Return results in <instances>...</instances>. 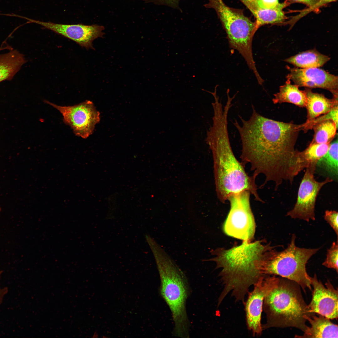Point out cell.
<instances>
[{"label": "cell", "mask_w": 338, "mask_h": 338, "mask_svg": "<svg viewBox=\"0 0 338 338\" xmlns=\"http://www.w3.org/2000/svg\"><path fill=\"white\" fill-rule=\"evenodd\" d=\"M0 274H1V273H0ZM2 291V290H1L0 289V295H1V293H3L2 292H1Z\"/></svg>", "instance_id": "cell-31"}, {"label": "cell", "mask_w": 338, "mask_h": 338, "mask_svg": "<svg viewBox=\"0 0 338 338\" xmlns=\"http://www.w3.org/2000/svg\"><path fill=\"white\" fill-rule=\"evenodd\" d=\"M286 68L289 71L286 78L299 87L325 89L332 93L333 98H338L337 76L318 68L303 69L288 66Z\"/></svg>", "instance_id": "cell-13"}, {"label": "cell", "mask_w": 338, "mask_h": 338, "mask_svg": "<svg viewBox=\"0 0 338 338\" xmlns=\"http://www.w3.org/2000/svg\"><path fill=\"white\" fill-rule=\"evenodd\" d=\"M330 143L326 154L317 162L316 167L325 172L333 181L337 182L338 177V137Z\"/></svg>", "instance_id": "cell-20"}, {"label": "cell", "mask_w": 338, "mask_h": 338, "mask_svg": "<svg viewBox=\"0 0 338 338\" xmlns=\"http://www.w3.org/2000/svg\"><path fill=\"white\" fill-rule=\"evenodd\" d=\"M246 7L253 6L261 9H269L280 8L283 9L288 3H279L278 0H239Z\"/></svg>", "instance_id": "cell-24"}, {"label": "cell", "mask_w": 338, "mask_h": 338, "mask_svg": "<svg viewBox=\"0 0 338 338\" xmlns=\"http://www.w3.org/2000/svg\"><path fill=\"white\" fill-rule=\"evenodd\" d=\"M204 6L215 11L226 33L231 48L241 54L249 67H253L255 62L252 42L258 30L255 22L245 15L242 10L230 7L223 0H208Z\"/></svg>", "instance_id": "cell-7"}, {"label": "cell", "mask_w": 338, "mask_h": 338, "mask_svg": "<svg viewBox=\"0 0 338 338\" xmlns=\"http://www.w3.org/2000/svg\"><path fill=\"white\" fill-rule=\"evenodd\" d=\"M147 2L154 3L155 4L166 5L172 8H178L180 0H142Z\"/></svg>", "instance_id": "cell-29"}, {"label": "cell", "mask_w": 338, "mask_h": 338, "mask_svg": "<svg viewBox=\"0 0 338 338\" xmlns=\"http://www.w3.org/2000/svg\"><path fill=\"white\" fill-rule=\"evenodd\" d=\"M146 240L153 254L160 276V291L171 312L174 323L173 335L188 338L190 322L186 309L190 288L183 272L151 236Z\"/></svg>", "instance_id": "cell-4"}, {"label": "cell", "mask_w": 338, "mask_h": 338, "mask_svg": "<svg viewBox=\"0 0 338 338\" xmlns=\"http://www.w3.org/2000/svg\"><path fill=\"white\" fill-rule=\"evenodd\" d=\"M296 236L293 234L290 243L284 250L277 252L273 248L268 252L261 267L264 275H279L298 284L305 293L312 289L311 277L306 266L311 257L320 248H307L297 247Z\"/></svg>", "instance_id": "cell-6"}, {"label": "cell", "mask_w": 338, "mask_h": 338, "mask_svg": "<svg viewBox=\"0 0 338 338\" xmlns=\"http://www.w3.org/2000/svg\"><path fill=\"white\" fill-rule=\"evenodd\" d=\"M246 7L254 17L257 29L265 25L282 23L286 18L281 8L264 9L250 6Z\"/></svg>", "instance_id": "cell-21"}, {"label": "cell", "mask_w": 338, "mask_h": 338, "mask_svg": "<svg viewBox=\"0 0 338 338\" xmlns=\"http://www.w3.org/2000/svg\"><path fill=\"white\" fill-rule=\"evenodd\" d=\"M229 111L225 108L213 110L212 125L207 131L205 139L213 154L218 197L224 203L231 195L247 191L255 200L262 201L257 192L256 176H250L246 172L232 150L228 127Z\"/></svg>", "instance_id": "cell-2"}, {"label": "cell", "mask_w": 338, "mask_h": 338, "mask_svg": "<svg viewBox=\"0 0 338 338\" xmlns=\"http://www.w3.org/2000/svg\"><path fill=\"white\" fill-rule=\"evenodd\" d=\"M304 91L306 98L305 107L307 110V119L304 124L310 122L338 106V98L328 99L323 94L313 92L309 88H306Z\"/></svg>", "instance_id": "cell-15"}, {"label": "cell", "mask_w": 338, "mask_h": 338, "mask_svg": "<svg viewBox=\"0 0 338 338\" xmlns=\"http://www.w3.org/2000/svg\"><path fill=\"white\" fill-rule=\"evenodd\" d=\"M44 102L58 110L64 122L70 126L76 135L83 138L91 135L100 122V113L90 100L71 106H59L46 100Z\"/></svg>", "instance_id": "cell-10"}, {"label": "cell", "mask_w": 338, "mask_h": 338, "mask_svg": "<svg viewBox=\"0 0 338 338\" xmlns=\"http://www.w3.org/2000/svg\"><path fill=\"white\" fill-rule=\"evenodd\" d=\"M338 126L331 120L322 121L312 127L314 131L313 139L310 143H330L336 135Z\"/></svg>", "instance_id": "cell-22"}, {"label": "cell", "mask_w": 338, "mask_h": 338, "mask_svg": "<svg viewBox=\"0 0 338 338\" xmlns=\"http://www.w3.org/2000/svg\"><path fill=\"white\" fill-rule=\"evenodd\" d=\"M252 107L248 120L239 115L241 123L236 120L233 123L240 137L243 163L250 165L253 175L263 174L266 182L274 183L275 188L284 181L292 183L308 166L301 151L295 149L299 125L268 118L253 104Z\"/></svg>", "instance_id": "cell-1"}, {"label": "cell", "mask_w": 338, "mask_h": 338, "mask_svg": "<svg viewBox=\"0 0 338 338\" xmlns=\"http://www.w3.org/2000/svg\"><path fill=\"white\" fill-rule=\"evenodd\" d=\"M311 281L313 290L312 300L307 305L308 312L317 313L330 319H337V288L336 289L328 280L325 286L315 274L311 277Z\"/></svg>", "instance_id": "cell-14"}, {"label": "cell", "mask_w": 338, "mask_h": 338, "mask_svg": "<svg viewBox=\"0 0 338 338\" xmlns=\"http://www.w3.org/2000/svg\"><path fill=\"white\" fill-rule=\"evenodd\" d=\"M273 247L260 241L251 243L244 241L240 245L228 250L218 249L211 253L213 258L203 259L211 261L221 268L219 275L224 288L218 300V305L230 292L238 301L245 302L250 287L262 276L261 268L268 251Z\"/></svg>", "instance_id": "cell-3"}, {"label": "cell", "mask_w": 338, "mask_h": 338, "mask_svg": "<svg viewBox=\"0 0 338 338\" xmlns=\"http://www.w3.org/2000/svg\"><path fill=\"white\" fill-rule=\"evenodd\" d=\"M337 0H319L313 6L301 10L298 15L292 17L289 21L284 22L285 24H289L293 25L299 20L313 10L325 5L330 3L335 2Z\"/></svg>", "instance_id": "cell-27"}, {"label": "cell", "mask_w": 338, "mask_h": 338, "mask_svg": "<svg viewBox=\"0 0 338 338\" xmlns=\"http://www.w3.org/2000/svg\"><path fill=\"white\" fill-rule=\"evenodd\" d=\"M279 278L277 286L264 300L263 310L267 320L262 325L263 330L294 327L304 332L307 326L305 317L311 313L308 312L300 286L293 281Z\"/></svg>", "instance_id": "cell-5"}, {"label": "cell", "mask_w": 338, "mask_h": 338, "mask_svg": "<svg viewBox=\"0 0 338 338\" xmlns=\"http://www.w3.org/2000/svg\"><path fill=\"white\" fill-rule=\"evenodd\" d=\"M316 168V164L314 163L306 168L298 189L296 202L286 216L307 222L315 220V205L319 192L324 185L333 181L328 177L321 182L316 181L314 177Z\"/></svg>", "instance_id": "cell-9"}, {"label": "cell", "mask_w": 338, "mask_h": 338, "mask_svg": "<svg viewBox=\"0 0 338 338\" xmlns=\"http://www.w3.org/2000/svg\"><path fill=\"white\" fill-rule=\"evenodd\" d=\"M250 193L243 191L228 198L230 210L223 226L227 235L244 241H249L254 234L255 224L251 208Z\"/></svg>", "instance_id": "cell-8"}, {"label": "cell", "mask_w": 338, "mask_h": 338, "mask_svg": "<svg viewBox=\"0 0 338 338\" xmlns=\"http://www.w3.org/2000/svg\"><path fill=\"white\" fill-rule=\"evenodd\" d=\"M330 143H310L305 150L301 151L308 166L311 163H317L327 152Z\"/></svg>", "instance_id": "cell-23"}, {"label": "cell", "mask_w": 338, "mask_h": 338, "mask_svg": "<svg viewBox=\"0 0 338 338\" xmlns=\"http://www.w3.org/2000/svg\"><path fill=\"white\" fill-rule=\"evenodd\" d=\"M330 59L328 56L314 49L300 53L284 61L298 68L305 69L321 67Z\"/></svg>", "instance_id": "cell-19"}, {"label": "cell", "mask_w": 338, "mask_h": 338, "mask_svg": "<svg viewBox=\"0 0 338 338\" xmlns=\"http://www.w3.org/2000/svg\"><path fill=\"white\" fill-rule=\"evenodd\" d=\"M279 278L276 275L261 276L254 284L253 290L248 293L244 303L246 324L253 336L261 335L263 330L261 323V314L265 297L277 286Z\"/></svg>", "instance_id": "cell-11"}, {"label": "cell", "mask_w": 338, "mask_h": 338, "mask_svg": "<svg viewBox=\"0 0 338 338\" xmlns=\"http://www.w3.org/2000/svg\"><path fill=\"white\" fill-rule=\"evenodd\" d=\"M287 79L285 83L280 86L279 92L274 95L273 103H289L300 107H305L306 98L304 90H300L298 86L292 84L291 80Z\"/></svg>", "instance_id": "cell-18"}, {"label": "cell", "mask_w": 338, "mask_h": 338, "mask_svg": "<svg viewBox=\"0 0 338 338\" xmlns=\"http://www.w3.org/2000/svg\"><path fill=\"white\" fill-rule=\"evenodd\" d=\"M338 106H336L328 113L322 116L317 117L310 122L306 124H303L300 125V130L305 132L308 130L312 129L315 124L328 120H332L338 126Z\"/></svg>", "instance_id": "cell-25"}, {"label": "cell", "mask_w": 338, "mask_h": 338, "mask_svg": "<svg viewBox=\"0 0 338 338\" xmlns=\"http://www.w3.org/2000/svg\"><path fill=\"white\" fill-rule=\"evenodd\" d=\"M26 62L24 55L17 50L0 54V82L10 80Z\"/></svg>", "instance_id": "cell-17"}, {"label": "cell", "mask_w": 338, "mask_h": 338, "mask_svg": "<svg viewBox=\"0 0 338 338\" xmlns=\"http://www.w3.org/2000/svg\"><path fill=\"white\" fill-rule=\"evenodd\" d=\"M314 313L305 317L310 326H307L303 335H295V337L337 338V325L332 323L329 318L320 315L316 316Z\"/></svg>", "instance_id": "cell-16"}, {"label": "cell", "mask_w": 338, "mask_h": 338, "mask_svg": "<svg viewBox=\"0 0 338 338\" xmlns=\"http://www.w3.org/2000/svg\"><path fill=\"white\" fill-rule=\"evenodd\" d=\"M30 23L39 24L58 34L73 41L87 49H94L92 43L95 39L102 38L104 27L97 25H85L78 24H66L44 22L28 19Z\"/></svg>", "instance_id": "cell-12"}, {"label": "cell", "mask_w": 338, "mask_h": 338, "mask_svg": "<svg viewBox=\"0 0 338 338\" xmlns=\"http://www.w3.org/2000/svg\"><path fill=\"white\" fill-rule=\"evenodd\" d=\"M338 212L335 210H326L324 215V219L333 229L337 236L338 234Z\"/></svg>", "instance_id": "cell-28"}, {"label": "cell", "mask_w": 338, "mask_h": 338, "mask_svg": "<svg viewBox=\"0 0 338 338\" xmlns=\"http://www.w3.org/2000/svg\"><path fill=\"white\" fill-rule=\"evenodd\" d=\"M338 240L334 242L327 251L326 258L322 265L329 268L332 269L338 272Z\"/></svg>", "instance_id": "cell-26"}, {"label": "cell", "mask_w": 338, "mask_h": 338, "mask_svg": "<svg viewBox=\"0 0 338 338\" xmlns=\"http://www.w3.org/2000/svg\"><path fill=\"white\" fill-rule=\"evenodd\" d=\"M293 2L305 4L309 7H312L316 4L319 0H290Z\"/></svg>", "instance_id": "cell-30"}]
</instances>
